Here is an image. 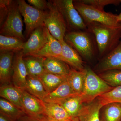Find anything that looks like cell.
Returning <instances> with one entry per match:
<instances>
[{
    "label": "cell",
    "mask_w": 121,
    "mask_h": 121,
    "mask_svg": "<svg viewBox=\"0 0 121 121\" xmlns=\"http://www.w3.org/2000/svg\"><path fill=\"white\" fill-rule=\"evenodd\" d=\"M58 104L62 106L69 115L73 118L78 117L83 105L79 95L68 98Z\"/></svg>",
    "instance_id": "26"
},
{
    "label": "cell",
    "mask_w": 121,
    "mask_h": 121,
    "mask_svg": "<svg viewBox=\"0 0 121 121\" xmlns=\"http://www.w3.org/2000/svg\"><path fill=\"white\" fill-rule=\"evenodd\" d=\"M75 121H79V120L78 118V117H76L75 118Z\"/></svg>",
    "instance_id": "37"
},
{
    "label": "cell",
    "mask_w": 121,
    "mask_h": 121,
    "mask_svg": "<svg viewBox=\"0 0 121 121\" xmlns=\"http://www.w3.org/2000/svg\"><path fill=\"white\" fill-rule=\"evenodd\" d=\"M73 4L86 25L93 22L112 26L121 25L118 20L117 15L85 4L79 0H73Z\"/></svg>",
    "instance_id": "4"
},
{
    "label": "cell",
    "mask_w": 121,
    "mask_h": 121,
    "mask_svg": "<svg viewBox=\"0 0 121 121\" xmlns=\"http://www.w3.org/2000/svg\"><path fill=\"white\" fill-rule=\"evenodd\" d=\"M117 18L118 21L121 23V13L119 15H117Z\"/></svg>",
    "instance_id": "36"
},
{
    "label": "cell",
    "mask_w": 121,
    "mask_h": 121,
    "mask_svg": "<svg viewBox=\"0 0 121 121\" xmlns=\"http://www.w3.org/2000/svg\"><path fill=\"white\" fill-rule=\"evenodd\" d=\"M24 43L21 39L15 37L0 35V51L17 52L23 48Z\"/></svg>",
    "instance_id": "24"
},
{
    "label": "cell",
    "mask_w": 121,
    "mask_h": 121,
    "mask_svg": "<svg viewBox=\"0 0 121 121\" xmlns=\"http://www.w3.org/2000/svg\"><path fill=\"white\" fill-rule=\"evenodd\" d=\"M97 99L103 107L113 103L121 104V86L113 88L110 91L102 95Z\"/></svg>",
    "instance_id": "29"
},
{
    "label": "cell",
    "mask_w": 121,
    "mask_h": 121,
    "mask_svg": "<svg viewBox=\"0 0 121 121\" xmlns=\"http://www.w3.org/2000/svg\"><path fill=\"white\" fill-rule=\"evenodd\" d=\"M43 104L45 117L48 119L54 121H63L74 118L60 104L44 102Z\"/></svg>",
    "instance_id": "19"
},
{
    "label": "cell",
    "mask_w": 121,
    "mask_h": 121,
    "mask_svg": "<svg viewBox=\"0 0 121 121\" xmlns=\"http://www.w3.org/2000/svg\"><path fill=\"white\" fill-rule=\"evenodd\" d=\"M16 121H40L39 120L25 114L22 115Z\"/></svg>",
    "instance_id": "33"
},
{
    "label": "cell",
    "mask_w": 121,
    "mask_h": 121,
    "mask_svg": "<svg viewBox=\"0 0 121 121\" xmlns=\"http://www.w3.org/2000/svg\"><path fill=\"white\" fill-rule=\"evenodd\" d=\"M48 36V41L44 46L34 56L43 57H54L60 60L62 47V43L52 35L47 28Z\"/></svg>",
    "instance_id": "16"
},
{
    "label": "cell",
    "mask_w": 121,
    "mask_h": 121,
    "mask_svg": "<svg viewBox=\"0 0 121 121\" xmlns=\"http://www.w3.org/2000/svg\"><path fill=\"white\" fill-rule=\"evenodd\" d=\"M0 112L8 116L13 121H16L25 114L15 105L2 98L0 99Z\"/></svg>",
    "instance_id": "27"
},
{
    "label": "cell",
    "mask_w": 121,
    "mask_h": 121,
    "mask_svg": "<svg viewBox=\"0 0 121 121\" xmlns=\"http://www.w3.org/2000/svg\"><path fill=\"white\" fill-rule=\"evenodd\" d=\"M85 71L83 89L79 95L83 103L87 104L91 102L113 88L107 84L90 68H86Z\"/></svg>",
    "instance_id": "3"
},
{
    "label": "cell",
    "mask_w": 121,
    "mask_h": 121,
    "mask_svg": "<svg viewBox=\"0 0 121 121\" xmlns=\"http://www.w3.org/2000/svg\"><path fill=\"white\" fill-rule=\"evenodd\" d=\"M87 30L95 39L100 59L113 50L121 39V25L112 26L93 22L86 24Z\"/></svg>",
    "instance_id": "1"
},
{
    "label": "cell",
    "mask_w": 121,
    "mask_h": 121,
    "mask_svg": "<svg viewBox=\"0 0 121 121\" xmlns=\"http://www.w3.org/2000/svg\"><path fill=\"white\" fill-rule=\"evenodd\" d=\"M22 51L16 52L13 60V73L12 82L14 86L24 90L28 73Z\"/></svg>",
    "instance_id": "12"
},
{
    "label": "cell",
    "mask_w": 121,
    "mask_h": 121,
    "mask_svg": "<svg viewBox=\"0 0 121 121\" xmlns=\"http://www.w3.org/2000/svg\"><path fill=\"white\" fill-rule=\"evenodd\" d=\"M77 95H79L74 92L67 79L54 90L48 93L42 101L46 103H59L68 98Z\"/></svg>",
    "instance_id": "15"
},
{
    "label": "cell",
    "mask_w": 121,
    "mask_h": 121,
    "mask_svg": "<svg viewBox=\"0 0 121 121\" xmlns=\"http://www.w3.org/2000/svg\"><path fill=\"white\" fill-rule=\"evenodd\" d=\"M48 41L47 28L44 25L35 29L24 44L21 51L24 56H34L42 48Z\"/></svg>",
    "instance_id": "9"
},
{
    "label": "cell",
    "mask_w": 121,
    "mask_h": 121,
    "mask_svg": "<svg viewBox=\"0 0 121 121\" xmlns=\"http://www.w3.org/2000/svg\"><path fill=\"white\" fill-rule=\"evenodd\" d=\"M75 118H72V119H68V120H66V121H75ZM40 121H53V120H51V119H48L46 117H44L43 119Z\"/></svg>",
    "instance_id": "35"
},
{
    "label": "cell",
    "mask_w": 121,
    "mask_h": 121,
    "mask_svg": "<svg viewBox=\"0 0 121 121\" xmlns=\"http://www.w3.org/2000/svg\"><path fill=\"white\" fill-rule=\"evenodd\" d=\"M0 96L1 98L11 102L23 111L22 103V89H19L13 84L10 83L1 85Z\"/></svg>",
    "instance_id": "18"
},
{
    "label": "cell",
    "mask_w": 121,
    "mask_h": 121,
    "mask_svg": "<svg viewBox=\"0 0 121 121\" xmlns=\"http://www.w3.org/2000/svg\"><path fill=\"white\" fill-rule=\"evenodd\" d=\"M15 52H0V82L1 85L10 84L13 73V60Z\"/></svg>",
    "instance_id": "13"
},
{
    "label": "cell",
    "mask_w": 121,
    "mask_h": 121,
    "mask_svg": "<svg viewBox=\"0 0 121 121\" xmlns=\"http://www.w3.org/2000/svg\"><path fill=\"white\" fill-rule=\"evenodd\" d=\"M44 26L53 37L61 43L64 41L67 27L62 16L52 1L47 3Z\"/></svg>",
    "instance_id": "5"
},
{
    "label": "cell",
    "mask_w": 121,
    "mask_h": 121,
    "mask_svg": "<svg viewBox=\"0 0 121 121\" xmlns=\"http://www.w3.org/2000/svg\"><path fill=\"white\" fill-rule=\"evenodd\" d=\"M44 65L45 71L62 76H68L71 69L65 62L54 57L44 58Z\"/></svg>",
    "instance_id": "20"
},
{
    "label": "cell",
    "mask_w": 121,
    "mask_h": 121,
    "mask_svg": "<svg viewBox=\"0 0 121 121\" xmlns=\"http://www.w3.org/2000/svg\"><path fill=\"white\" fill-rule=\"evenodd\" d=\"M23 27L22 17L17 1H12L9 7L6 18L1 25L0 35L18 37L23 40Z\"/></svg>",
    "instance_id": "6"
},
{
    "label": "cell",
    "mask_w": 121,
    "mask_h": 121,
    "mask_svg": "<svg viewBox=\"0 0 121 121\" xmlns=\"http://www.w3.org/2000/svg\"><path fill=\"white\" fill-rule=\"evenodd\" d=\"M68 76L56 75L45 71L39 78L45 90L48 93L54 90L66 81Z\"/></svg>",
    "instance_id": "23"
},
{
    "label": "cell",
    "mask_w": 121,
    "mask_h": 121,
    "mask_svg": "<svg viewBox=\"0 0 121 121\" xmlns=\"http://www.w3.org/2000/svg\"><path fill=\"white\" fill-rule=\"evenodd\" d=\"M64 40L80 55L87 60H91L97 53V48L93 35L87 30L70 31L66 33Z\"/></svg>",
    "instance_id": "2"
},
{
    "label": "cell",
    "mask_w": 121,
    "mask_h": 121,
    "mask_svg": "<svg viewBox=\"0 0 121 121\" xmlns=\"http://www.w3.org/2000/svg\"><path fill=\"white\" fill-rule=\"evenodd\" d=\"M85 4L94 7L95 8L104 10V7L109 5H117L121 3L120 0H79Z\"/></svg>",
    "instance_id": "31"
},
{
    "label": "cell",
    "mask_w": 121,
    "mask_h": 121,
    "mask_svg": "<svg viewBox=\"0 0 121 121\" xmlns=\"http://www.w3.org/2000/svg\"><path fill=\"white\" fill-rule=\"evenodd\" d=\"M24 90L41 101L48 93L39 78L29 76L26 79Z\"/></svg>",
    "instance_id": "22"
},
{
    "label": "cell",
    "mask_w": 121,
    "mask_h": 121,
    "mask_svg": "<svg viewBox=\"0 0 121 121\" xmlns=\"http://www.w3.org/2000/svg\"><path fill=\"white\" fill-rule=\"evenodd\" d=\"M0 121H13L8 116L0 112Z\"/></svg>",
    "instance_id": "34"
},
{
    "label": "cell",
    "mask_w": 121,
    "mask_h": 121,
    "mask_svg": "<svg viewBox=\"0 0 121 121\" xmlns=\"http://www.w3.org/2000/svg\"><path fill=\"white\" fill-rule=\"evenodd\" d=\"M17 3L20 13L23 17L25 34L27 37L35 29L44 25L46 11L35 8L24 0H17Z\"/></svg>",
    "instance_id": "8"
},
{
    "label": "cell",
    "mask_w": 121,
    "mask_h": 121,
    "mask_svg": "<svg viewBox=\"0 0 121 121\" xmlns=\"http://www.w3.org/2000/svg\"><path fill=\"white\" fill-rule=\"evenodd\" d=\"M61 43L62 51L60 60L70 65L73 69L79 71L84 70L85 68L83 66L82 58L80 55L65 40Z\"/></svg>",
    "instance_id": "14"
},
{
    "label": "cell",
    "mask_w": 121,
    "mask_h": 121,
    "mask_svg": "<svg viewBox=\"0 0 121 121\" xmlns=\"http://www.w3.org/2000/svg\"><path fill=\"white\" fill-rule=\"evenodd\" d=\"M99 77L113 87L121 86V71L111 70L99 73Z\"/></svg>",
    "instance_id": "30"
},
{
    "label": "cell",
    "mask_w": 121,
    "mask_h": 121,
    "mask_svg": "<svg viewBox=\"0 0 121 121\" xmlns=\"http://www.w3.org/2000/svg\"><path fill=\"white\" fill-rule=\"evenodd\" d=\"M102 106L97 99L93 102L83 104L78 117L79 121H101L100 111Z\"/></svg>",
    "instance_id": "17"
},
{
    "label": "cell",
    "mask_w": 121,
    "mask_h": 121,
    "mask_svg": "<svg viewBox=\"0 0 121 121\" xmlns=\"http://www.w3.org/2000/svg\"><path fill=\"white\" fill-rule=\"evenodd\" d=\"M29 5L41 11L47 9V1L44 0H27Z\"/></svg>",
    "instance_id": "32"
},
{
    "label": "cell",
    "mask_w": 121,
    "mask_h": 121,
    "mask_svg": "<svg viewBox=\"0 0 121 121\" xmlns=\"http://www.w3.org/2000/svg\"><path fill=\"white\" fill-rule=\"evenodd\" d=\"M85 69L79 71L73 69H71L67 80L74 92L80 95L82 92L85 80Z\"/></svg>",
    "instance_id": "25"
},
{
    "label": "cell",
    "mask_w": 121,
    "mask_h": 121,
    "mask_svg": "<svg viewBox=\"0 0 121 121\" xmlns=\"http://www.w3.org/2000/svg\"><path fill=\"white\" fill-rule=\"evenodd\" d=\"M58 8L66 25L71 31L87 30L86 24L75 8L72 0H52Z\"/></svg>",
    "instance_id": "7"
},
{
    "label": "cell",
    "mask_w": 121,
    "mask_h": 121,
    "mask_svg": "<svg viewBox=\"0 0 121 121\" xmlns=\"http://www.w3.org/2000/svg\"><path fill=\"white\" fill-rule=\"evenodd\" d=\"M22 103L23 111L27 115L41 121L45 117L43 102L22 90Z\"/></svg>",
    "instance_id": "10"
},
{
    "label": "cell",
    "mask_w": 121,
    "mask_h": 121,
    "mask_svg": "<svg viewBox=\"0 0 121 121\" xmlns=\"http://www.w3.org/2000/svg\"><path fill=\"white\" fill-rule=\"evenodd\" d=\"M44 58L29 56L24 58L28 76L39 78L45 71L44 65Z\"/></svg>",
    "instance_id": "21"
},
{
    "label": "cell",
    "mask_w": 121,
    "mask_h": 121,
    "mask_svg": "<svg viewBox=\"0 0 121 121\" xmlns=\"http://www.w3.org/2000/svg\"><path fill=\"white\" fill-rule=\"evenodd\" d=\"M111 70L121 71V39L113 50L100 59L94 71L100 73Z\"/></svg>",
    "instance_id": "11"
},
{
    "label": "cell",
    "mask_w": 121,
    "mask_h": 121,
    "mask_svg": "<svg viewBox=\"0 0 121 121\" xmlns=\"http://www.w3.org/2000/svg\"><path fill=\"white\" fill-rule=\"evenodd\" d=\"M105 110L101 121H121V104L113 103L104 106Z\"/></svg>",
    "instance_id": "28"
}]
</instances>
